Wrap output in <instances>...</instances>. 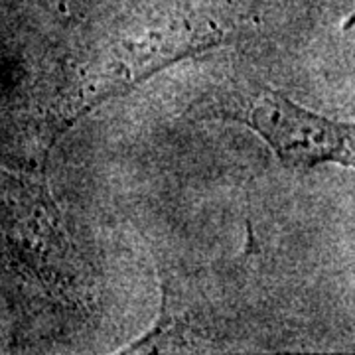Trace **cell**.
<instances>
[{
	"label": "cell",
	"instance_id": "obj_1",
	"mask_svg": "<svg viewBox=\"0 0 355 355\" xmlns=\"http://www.w3.org/2000/svg\"><path fill=\"white\" fill-rule=\"evenodd\" d=\"M191 121H231L253 128L288 168L324 162L354 164V125L306 111L280 91L249 77H231L203 91L188 107Z\"/></svg>",
	"mask_w": 355,
	"mask_h": 355
}]
</instances>
